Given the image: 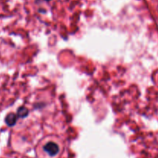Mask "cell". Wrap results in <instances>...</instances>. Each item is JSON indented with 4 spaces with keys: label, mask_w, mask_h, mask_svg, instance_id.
<instances>
[{
    "label": "cell",
    "mask_w": 158,
    "mask_h": 158,
    "mask_svg": "<svg viewBox=\"0 0 158 158\" xmlns=\"http://www.w3.org/2000/svg\"><path fill=\"white\" fill-rule=\"evenodd\" d=\"M43 151L47 156V158H55L60 154V148L56 143L50 141L43 145Z\"/></svg>",
    "instance_id": "1"
},
{
    "label": "cell",
    "mask_w": 158,
    "mask_h": 158,
    "mask_svg": "<svg viewBox=\"0 0 158 158\" xmlns=\"http://www.w3.org/2000/svg\"><path fill=\"white\" fill-rule=\"evenodd\" d=\"M17 119H18V117H17L16 114H14V113H10L6 117L5 122L9 127H13L16 123Z\"/></svg>",
    "instance_id": "2"
},
{
    "label": "cell",
    "mask_w": 158,
    "mask_h": 158,
    "mask_svg": "<svg viewBox=\"0 0 158 158\" xmlns=\"http://www.w3.org/2000/svg\"><path fill=\"white\" fill-rule=\"evenodd\" d=\"M17 117L18 118H24L29 115V110L25 106H21L17 110Z\"/></svg>",
    "instance_id": "3"
},
{
    "label": "cell",
    "mask_w": 158,
    "mask_h": 158,
    "mask_svg": "<svg viewBox=\"0 0 158 158\" xmlns=\"http://www.w3.org/2000/svg\"><path fill=\"white\" fill-rule=\"evenodd\" d=\"M46 1H50V0H46Z\"/></svg>",
    "instance_id": "4"
}]
</instances>
